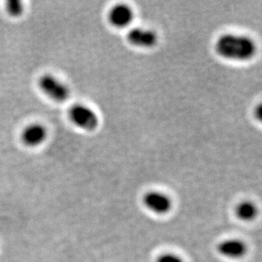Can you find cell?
Segmentation results:
<instances>
[{"instance_id":"obj_1","label":"cell","mask_w":262,"mask_h":262,"mask_svg":"<svg viewBox=\"0 0 262 262\" xmlns=\"http://www.w3.org/2000/svg\"><path fill=\"white\" fill-rule=\"evenodd\" d=\"M215 50L224 59L247 60L256 52V45L250 37L242 35L226 34L215 42Z\"/></svg>"},{"instance_id":"obj_2","label":"cell","mask_w":262,"mask_h":262,"mask_svg":"<svg viewBox=\"0 0 262 262\" xmlns=\"http://www.w3.org/2000/svg\"><path fill=\"white\" fill-rule=\"evenodd\" d=\"M38 86L46 96L55 101L62 103L70 98L69 87L53 74L42 75L38 81Z\"/></svg>"},{"instance_id":"obj_3","label":"cell","mask_w":262,"mask_h":262,"mask_svg":"<svg viewBox=\"0 0 262 262\" xmlns=\"http://www.w3.org/2000/svg\"><path fill=\"white\" fill-rule=\"evenodd\" d=\"M71 121L80 128L86 131H94L99 126V118L96 113L83 104H76L70 109Z\"/></svg>"},{"instance_id":"obj_4","label":"cell","mask_w":262,"mask_h":262,"mask_svg":"<svg viewBox=\"0 0 262 262\" xmlns=\"http://www.w3.org/2000/svg\"><path fill=\"white\" fill-rule=\"evenodd\" d=\"M47 138V128L41 123L30 124L21 133L23 144L32 148L43 144Z\"/></svg>"},{"instance_id":"obj_5","label":"cell","mask_w":262,"mask_h":262,"mask_svg":"<svg viewBox=\"0 0 262 262\" xmlns=\"http://www.w3.org/2000/svg\"><path fill=\"white\" fill-rule=\"evenodd\" d=\"M144 204L152 212L163 215L169 212L171 208V201L168 196L160 192H149L144 197Z\"/></svg>"},{"instance_id":"obj_6","label":"cell","mask_w":262,"mask_h":262,"mask_svg":"<svg viewBox=\"0 0 262 262\" xmlns=\"http://www.w3.org/2000/svg\"><path fill=\"white\" fill-rule=\"evenodd\" d=\"M127 38L132 45L144 49L154 47L158 42V37L156 32L144 28L131 30L127 35Z\"/></svg>"},{"instance_id":"obj_7","label":"cell","mask_w":262,"mask_h":262,"mask_svg":"<svg viewBox=\"0 0 262 262\" xmlns=\"http://www.w3.org/2000/svg\"><path fill=\"white\" fill-rule=\"evenodd\" d=\"M134 13L131 8L125 5H115L109 13L110 23L116 28H122L132 23Z\"/></svg>"},{"instance_id":"obj_8","label":"cell","mask_w":262,"mask_h":262,"mask_svg":"<svg viewBox=\"0 0 262 262\" xmlns=\"http://www.w3.org/2000/svg\"><path fill=\"white\" fill-rule=\"evenodd\" d=\"M246 245L241 240L228 239L218 245V252L224 257L239 259L246 254Z\"/></svg>"},{"instance_id":"obj_9","label":"cell","mask_w":262,"mask_h":262,"mask_svg":"<svg viewBox=\"0 0 262 262\" xmlns=\"http://www.w3.org/2000/svg\"><path fill=\"white\" fill-rule=\"evenodd\" d=\"M237 217L242 221H251L257 215V208L254 204L245 201L237 205L236 209Z\"/></svg>"},{"instance_id":"obj_10","label":"cell","mask_w":262,"mask_h":262,"mask_svg":"<svg viewBox=\"0 0 262 262\" xmlns=\"http://www.w3.org/2000/svg\"><path fill=\"white\" fill-rule=\"evenodd\" d=\"M6 10L13 17H19L23 15L25 7L20 0H10L6 3Z\"/></svg>"},{"instance_id":"obj_11","label":"cell","mask_w":262,"mask_h":262,"mask_svg":"<svg viewBox=\"0 0 262 262\" xmlns=\"http://www.w3.org/2000/svg\"><path fill=\"white\" fill-rule=\"evenodd\" d=\"M156 262H183L182 258L173 254H165L158 257Z\"/></svg>"}]
</instances>
